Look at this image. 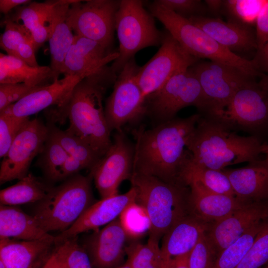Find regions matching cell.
<instances>
[{"instance_id":"obj_1","label":"cell","mask_w":268,"mask_h":268,"mask_svg":"<svg viewBox=\"0 0 268 268\" xmlns=\"http://www.w3.org/2000/svg\"><path fill=\"white\" fill-rule=\"evenodd\" d=\"M200 114L175 118L151 129L140 127L134 133L133 172L186 186L184 172L191 159L187 149Z\"/></svg>"},{"instance_id":"obj_2","label":"cell","mask_w":268,"mask_h":268,"mask_svg":"<svg viewBox=\"0 0 268 268\" xmlns=\"http://www.w3.org/2000/svg\"><path fill=\"white\" fill-rule=\"evenodd\" d=\"M117 74L106 66L81 79L65 102L52 110L51 115L67 118V131L88 143L101 157L110 147L111 131L103 105L104 95Z\"/></svg>"},{"instance_id":"obj_3","label":"cell","mask_w":268,"mask_h":268,"mask_svg":"<svg viewBox=\"0 0 268 268\" xmlns=\"http://www.w3.org/2000/svg\"><path fill=\"white\" fill-rule=\"evenodd\" d=\"M187 144L192 161L222 170L229 165L260 159L264 143L254 136H241L219 122L202 115Z\"/></svg>"},{"instance_id":"obj_4","label":"cell","mask_w":268,"mask_h":268,"mask_svg":"<svg viewBox=\"0 0 268 268\" xmlns=\"http://www.w3.org/2000/svg\"><path fill=\"white\" fill-rule=\"evenodd\" d=\"M136 191V203L149 221V238L159 241L175 223L186 216L190 190L153 176L133 172L130 179Z\"/></svg>"},{"instance_id":"obj_5","label":"cell","mask_w":268,"mask_h":268,"mask_svg":"<svg viewBox=\"0 0 268 268\" xmlns=\"http://www.w3.org/2000/svg\"><path fill=\"white\" fill-rule=\"evenodd\" d=\"M148 7L153 16L162 23L167 31L193 56L234 67L254 78L262 77L264 74L258 69L253 60L231 52L187 18L177 14L156 0L150 3Z\"/></svg>"},{"instance_id":"obj_6","label":"cell","mask_w":268,"mask_h":268,"mask_svg":"<svg viewBox=\"0 0 268 268\" xmlns=\"http://www.w3.org/2000/svg\"><path fill=\"white\" fill-rule=\"evenodd\" d=\"M92 174L71 176L36 203L32 215L46 232L69 228L94 202Z\"/></svg>"},{"instance_id":"obj_7","label":"cell","mask_w":268,"mask_h":268,"mask_svg":"<svg viewBox=\"0 0 268 268\" xmlns=\"http://www.w3.org/2000/svg\"><path fill=\"white\" fill-rule=\"evenodd\" d=\"M154 17L140 0H122L116 14L115 31L119 42V57L111 66L119 73L139 51L161 45L164 33L156 27Z\"/></svg>"},{"instance_id":"obj_8","label":"cell","mask_w":268,"mask_h":268,"mask_svg":"<svg viewBox=\"0 0 268 268\" xmlns=\"http://www.w3.org/2000/svg\"><path fill=\"white\" fill-rule=\"evenodd\" d=\"M205 116L262 140L268 137V93L254 80L239 89L223 110Z\"/></svg>"},{"instance_id":"obj_9","label":"cell","mask_w":268,"mask_h":268,"mask_svg":"<svg viewBox=\"0 0 268 268\" xmlns=\"http://www.w3.org/2000/svg\"><path fill=\"white\" fill-rule=\"evenodd\" d=\"M146 101V113L158 124L175 118L186 107L195 106L201 114L208 109L200 82L190 67L174 74L160 89L148 96Z\"/></svg>"},{"instance_id":"obj_10","label":"cell","mask_w":268,"mask_h":268,"mask_svg":"<svg viewBox=\"0 0 268 268\" xmlns=\"http://www.w3.org/2000/svg\"><path fill=\"white\" fill-rule=\"evenodd\" d=\"M120 3L117 0H74L68 9L67 22L74 35L112 50Z\"/></svg>"},{"instance_id":"obj_11","label":"cell","mask_w":268,"mask_h":268,"mask_svg":"<svg viewBox=\"0 0 268 268\" xmlns=\"http://www.w3.org/2000/svg\"><path fill=\"white\" fill-rule=\"evenodd\" d=\"M139 67L134 58L131 59L118 73L106 100L105 114L111 132L122 131L124 125L146 113V99L136 79Z\"/></svg>"},{"instance_id":"obj_12","label":"cell","mask_w":268,"mask_h":268,"mask_svg":"<svg viewBox=\"0 0 268 268\" xmlns=\"http://www.w3.org/2000/svg\"><path fill=\"white\" fill-rule=\"evenodd\" d=\"M197 77L206 100L210 115L223 110L235 93L255 80L242 71L214 62H197L190 67Z\"/></svg>"},{"instance_id":"obj_13","label":"cell","mask_w":268,"mask_h":268,"mask_svg":"<svg viewBox=\"0 0 268 268\" xmlns=\"http://www.w3.org/2000/svg\"><path fill=\"white\" fill-rule=\"evenodd\" d=\"M199 59L189 54L167 31L157 53L136 75L137 83L144 97L157 91L175 73L188 68Z\"/></svg>"},{"instance_id":"obj_14","label":"cell","mask_w":268,"mask_h":268,"mask_svg":"<svg viewBox=\"0 0 268 268\" xmlns=\"http://www.w3.org/2000/svg\"><path fill=\"white\" fill-rule=\"evenodd\" d=\"M134 156V144L122 130L116 131L110 147L90 172L101 199L118 194L121 183L130 180Z\"/></svg>"},{"instance_id":"obj_15","label":"cell","mask_w":268,"mask_h":268,"mask_svg":"<svg viewBox=\"0 0 268 268\" xmlns=\"http://www.w3.org/2000/svg\"><path fill=\"white\" fill-rule=\"evenodd\" d=\"M50 129L40 119H29L24 125L2 158L0 183L18 180L28 174L33 159L42 152Z\"/></svg>"},{"instance_id":"obj_16","label":"cell","mask_w":268,"mask_h":268,"mask_svg":"<svg viewBox=\"0 0 268 268\" xmlns=\"http://www.w3.org/2000/svg\"><path fill=\"white\" fill-rule=\"evenodd\" d=\"M136 193L132 187L126 193L101 199L91 205L67 230L55 236L56 244L76 237L78 235L97 230L119 218L131 204L136 202Z\"/></svg>"},{"instance_id":"obj_17","label":"cell","mask_w":268,"mask_h":268,"mask_svg":"<svg viewBox=\"0 0 268 268\" xmlns=\"http://www.w3.org/2000/svg\"><path fill=\"white\" fill-rule=\"evenodd\" d=\"M268 217V200L249 202L225 217L211 223L207 234L218 256L224 249Z\"/></svg>"},{"instance_id":"obj_18","label":"cell","mask_w":268,"mask_h":268,"mask_svg":"<svg viewBox=\"0 0 268 268\" xmlns=\"http://www.w3.org/2000/svg\"><path fill=\"white\" fill-rule=\"evenodd\" d=\"M131 238L119 217L85 239L93 268H117L126 254L127 241Z\"/></svg>"},{"instance_id":"obj_19","label":"cell","mask_w":268,"mask_h":268,"mask_svg":"<svg viewBox=\"0 0 268 268\" xmlns=\"http://www.w3.org/2000/svg\"><path fill=\"white\" fill-rule=\"evenodd\" d=\"M118 57V51H112L95 41L74 35L61 74L83 79L108 66Z\"/></svg>"},{"instance_id":"obj_20","label":"cell","mask_w":268,"mask_h":268,"mask_svg":"<svg viewBox=\"0 0 268 268\" xmlns=\"http://www.w3.org/2000/svg\"><path fill=\"white\" fill-rule=\"evenodd\" d=\"M187 19L235 54L258 50L256 32L252 27L205 16H194Z\"/></svg>"},{"instance_id":"obj_21","label":"cell","mask_w":268,"mask_h":268,"mask_svg":"<svg viewBox=\"0 0 268 268\" xmlns=\"http://www.w3.org/2000/svg\"><path fill=\"white\" fill-rule=\"evenodd\" d=\"M82 79L77 76H67L43 86L5 108L0 114L29 117L50 106L63 104L75 85Z\"/></svg>"},{"instance_id":"obj_22","label":"cell","mask_w":268,"mask_h":268,"mask_svg":"<svg viewBox=\"0 0 268 268\" xmlns=\"http://www.w3.org/2000/svg\"><path fill=\"white\" fill-rule=\"evenodd\" d=\"M56 245L54 236L35 240L0 239V261L5 268H42Z\"/></svg>"},{"instance_id":"obj_23","label":"cell","mask_w":268,"mask_h":268,"mask_svg":"<svg viewBox=\"0 0 268 268\" xmlns=\"http://www.w3.org/2000/svg\"><path fill=\"white\" fill-rule=\"evenodd\" d=\"M74 0H56L47 21L49 28L50 67L54 73L55 81L59 79L65 58L74 40V34L67 22L68 9Z\"/></svg>"},{"instance_id":"obj_24","label":"cell","mask_w":268,"mask_h":268,"mask_svg":"<svg viewBox=\"0 0 268 268\" xmlns=\"http://www.w3.org/2000/svg\"><path fill=\"white\" fill-rule=\"evenodd\" d=\"M236 196L246 202L268 200V161L265 158L237 169H224Z\"/></svg>"},{"instance_id":"obj_25","label":"cell","mask_w":268,"mask_h":268,"mask_svg":"<svg viewBox=\"0 0 268 268\" xmlns=\"http://www.w3.org/2000/svg\"><path fill=\"white\" fill-rule=\"evenodd\" d=\"M208 227L207 223L192 214L175 223L162 237L160 248L164 263L189 254Z\"/></svg>"},{"instance_id":"obj_26","label":"cell","mask_w":268,"mask_h":268,"mask_svg":"<svg viewBox=\"0 0 268 268\" xmlns=\"http://www.w3.org/2000/svg\"><path fill=\"white\" fill-rule=\"evenodd\" d=\"M189 188V209L205 223L218 221L249 203L235 196L205 192L193 186Z\"/></svg>"},{"instance_id":"obj_27","label":"cell","mask_w":268,"mask_h":268,"mask_svg":"<svg viewBox=\"0 0 268 268\" xmlns=\"http://www.w3.org/2000/svg\"><path fill=\"white\" fill-rule=\"evenodd\" d=\"M52 236L42 229L32 214L19 206L0 205V239L35 240Z\"/></svg>"},{"instance_id":"obj_28","label":"cell","mask_w":268,"mask_h":268,"mask_svg":"<svg viewBox=\"0 0 268 268\" xmlns=\"http://www.w3.org/2000/svg\"><path fill=\"white\" fill-rule=\"evenodd\" d=\"M49 81H55L50 67H32L15 57L0 54V84L24 83L35 87L51 84Z\"/></svg>"},{"instance_id":"obj_29","label":"cell","mask_w":268,"mask_h":268,"mask_svg":"<svg viewBox=\"0 0 268 268\" xmlns=\"http://www.w3.org/2000/svg\"><path fill=\"white\" fill-rule=\"evenodd\" d=\"M183 181L187 187L193 186L205 192L236 197L223 170L204 167L191 159L184 172Z\"/></svg>"},{"instance_id":"obj_30","label":"cell","mask_w":268,"mask_h":268,"mask_svg":"<svg viewBox=\"0 0 268 268\" xmlns=\"http://www.w3.org/2000/svg\"><path fill=\"white\" fill-rule=\"evenodd\" d=\"M52 187L48 182L28 173L14 185L0 190V203L18 206L37 203L46 197Z\"/></svg>"},{"instance_id":"obj_31","label":"cell","mask_w":268,"mask_h":268,"mask_svg":"<svg viewBox=\"0 0 268 268\" xmlns=\"http://www.w3.org/2000/svg\"><path fill=\"white\" fill-rule=\"evenodd\" d=\"M49 129L48 137L37 163L46 179L50 182H54L61 181L62 170L69 155L50 127Z\"/></svg>"},{"instance_id":"obj_32","label":"cell","mask_w":268,"mask_h":268,"mask_svg":"<svg viewBox=\"0 0 268 268\" xmlns=\"http://www.w3.org/2000/svg\"><path fill=\"white\" fill-rule=\"evenodd\" d=\"M51 131L67 154L82 163L90 170L101 157L86 142L67 130L63 131L53 124L49 125Z\"/></svg>"},{"instance_id":"obj_33","label":"cell","mask_w":268,"mask_h":268,"mask_svg":"<svg viewBox=\"0 0 268 268\" xmlns=\"http://www.w3.org/2000/svg\"><path fill=\"white\" fill-rule=\"evenodd\" d=\"M126 255L131 268H163L162 254L156 239L149 238L145 244L131 243L127 246Z\"/></svg>"},{"instance_id":"obj_34","label":"cell","mask_w":268,"mask_h":268,"mask_svg":"<svg viewBox=\"0 0 268 268\" xmlns=\"http://www.w3.org/2000/svg\"><path fill=\"white\" fill-rule=\"evenodd\" d=\"M263 221L224 249L218 255L212 268H236L252 245Z\"/></svg>"},{"instance_id":"obj_35","label":"cell","mask_w":268,"mask_h":268,"mask_svg":"<svg viewBox=\"0 0 268 268\" xmlns=\"http://www.w3.org/2000/svg\"><path fill=\"white\" fill-rule=\"evenodd\" d=\"M56 0L31 2L16 7L5 17L21 25L30 32L42 23L47 22L50 11Z\"/></svg>"},{"instance_id":"obj_36","label":"cell","mask_w":268,"mask_h":268,"mask_svg":"<svg viewBox=\"0 0 268 268\" xmlns=\"http://www.w3.org/2000/svg\"><path fill=\"white\" fill-rule=\"evenodd\" d=\"M266 0H223L222 11L228 20L245 26L255 24L258 14Z\"/></svg>"},{"instance_id":"obj_37","label":"cell","mask_w":268,"mask_h":268,"mask_svg":"<svg viewBox=\"0 0 268 268\" xmlns=\"http://www.w3.org/2000/svg\"><path fill=\"white\" fill-rule=\"evenodd\" d=\"M268 263V217L236 268H261Z\"/></svg>"},{"instance_id":"obj_38","label":"cell","mask_w":268,"mask_h":268,"mask_svg":"<svg viewBox=\"0 0 268 268\" xmlns=\"http://www.w3.org/2000/svg\"><path fill=\"white\" fill-rule=\"evenodd\" d=\"M217 256L216 250L206 232L189 253V268H212Z\"/></svg>"},{"instance_id":"obj_39","label":"cell","mask_w":268,"mask_h":268,"mask_svg":"<svg viewBox=\"0 0 268 268\" xmlns=\"http://www.w3.org/2000/svg\"><path fill=\"white\" fill-rule=\"evenodd\" d=\"M5 29L0 35V46L7 55L15 57L19 45L31 40L30 34L21 25L5 17Z\"/></svg>"},{"instance_id":"obj_40","label":"cell","mask_w":268,"mask_h":268,"mask_svg":"<svg viewBox=\"0 0 268 268\" xmlns=\"http://www.w3.org/2000/svg\"><path fill=\"white\" fill-rule=\"evenodd\" d=\"M119 218L131 238H137L149 231L147 216L143 208L136 202L130 205Z\"/></svg>"},{"instance_id":"obj_41","label":"cell","mask_w":268,"mask_h":268,"mask_svg":"<svg viewBox=\"0 0 268 268\" xmlns=\"http://www.w3.org/2000/svg\"><path fill=\"white\" fill-rule=\"evenodd\" d=\"M29 119V117L0 114V158L5 155L19 132Z\"/></svg>"},{"instance_id":"obj_42","label":"cell","mask_w":268,"mask_h":268,"mask_svg":"<svg viewBox=\"0 0 268 268\" xmlns=\"http://www.w3.org/2000/svg\"><path fill=\"white\" fill-rule=\"evenodd\" d=\"M64 268H93L89 256L78 236L65 241Z\"/></svg>"},{"instance_id":"obj_43","label":"cell","mask_w":268,"mask_h":268,"mask_svg":"<svg viewBox=\"0 0 268 268\" xmlns=\"http://www.w3.org/2000/svg\"><path fill=\"white\" fill-rule=\"evenodd\" d=\"M177 14L189 18L194 16H205L207 11L205 3L200 0H155Z\"/></svg>"},{"instance_id":"obj_44","label":"cell","mask_w":268,"mask_h":268,"mask_svg":"<svg viewBox=\"0 0 268 268\" xmlns=\"http://www.w3.org/2000/svg\"><path fill=\"white\" fill-rule=\"evenodd\" d=\"M42 86L32 87L24 83L0 84V112Z\"/></svg>"},{"instance_id":"obj_45","label":"cell","mask_w":268,"mask_h":268,"mask_svg":"<svg viewBox=\"0 0 268 268\" xmlns=\"http://www.w3.org/2000/svg\"><path fill=\"white\" fill-rule=\"evenodd\" d=\"M255 25L256 40L259 50L268 42V0H266L260 11Z\"/></svg>"},{"instance_id":"obj_46","label":"cell","mask_w":268,"mask_h":268,"mask_svg":"<svg viewBox=\"0 0 268 268\" xmlns=\"http://www.w3.org/2000/svg\"><path fill=\"white\" fill-rule=\"evenodd\" d=\"M35 50L31 42L28 41L21 44L18 47L15 57L21 60L32 67H38L36 57Z\"/></svg>"},{"instance_id":"obj_47","label":"cell","mask_w":268,"mask_h":268,"mask_svg":"<svg viewBox=\"0 0 268 268\" xmlns=\"http://www.w3.org/2000/svg\"><path fill=\"white\" fill-rule=\"evenodd\" d=\"M30 34L31 42L36 52L46 41H48L49 28L47 22L38 25L30 32Z\"/></svg>"},{"instance_id":"obj_48","label":"cell","mask_w":268,"mask_h":268,"mask_svg":"<svg viewBox=\"0 0 268 268\" xmlns=\"http://www.w3.org/2000/svg\"><path fill=\"white\" fill-rule=\"evenodd\" d=\"M66 247V241L57 245L51 256L42 268H64V256Z\"/></svg>"},{"instance_id":"obj_49","label":"cell","mask_w":268,"mask_h":268,"mask_svg":"<svg viewBox=\"0 0 268 268\" xmlns=\"http://www.w3.org/2000/svg\"><path fill=\"white\" fill-rule=\"evenodd\" d=\"M252 60L261 72H268V42L261 49L257 51Z\"/></svg>"},{"instance_id":"obj_50","label":"cell","mask_w":268,"mask_h":268,"mask_svg":"<svg viewBox=\"0 0 268 268\" xmlns=\"http://www.w3.org/2000/svg\"><path fill=\"white\" fill-rule=\"evenodd\" d=\"M31 2L29 0H0V11L6 16L12 9Z\"/></svg>"},{"instance_id":"obj_51","label":"cell","mask_w":268,"mask_h":268,"mask_svg":"<svg viewBox=\"0 0 268 268\" xmlns=\"http://www.w3.org/2000/svg\"><path fill=\"white\" fill-rule=\"evenodd\" d=\"M188 254L170 260L164 263L163 268H189Z\"/></svg>"},{"instance_id":"obj_52","label":"cell","mask_w":268,"mask_h":268,"mask_svg":"<svg viewBox=\"0 0 268 268\" xmlns=\"http://www.w3.org/2000/svg\"><path fill=\"white\" fill-rule=\"evenodd\" d=\"M207 11L213 14H218L222 12L223 6V0H206L204 1Z\"/></svg>"},{"instance_id":"obj_53","label":"cell","mask_w":268,"mask_h":268,"mask_svg":"<svg viewBox=\"0 0 268 268\" xmlns=\"http://www.w3.org/2000/svg\"><path fill=\"white\" fill-rule=\"evenodd\" d=\"M258 82L260 86L268 93V72L264 74Z\"/></svg>"},{"instance_id":"obj_54","label":"cell","mask_w":268,"mask_h":268,"mask_svg":"<svg viewBox=\"0 0 268 268\" xmlns=\"http://www.w3.org/2000/svg\"><path fill=\"white\" fill-rule=\"evenodd\" d=\"M262 153L265 155V159L268 161V144L264 143L262 148Z\"/></svg>"},{"instance_id":"obj_55","label":"cell","mask_w":268,"mask_h":268,"mask_svg":"<svg viewBox=\"0 0 268 268\" xmlns=\"http://www.w3.org/2000/svg\"><path fill=\"white\" fill-rule=\"evenodd\" d=\"M117 268H131L128 263L126 262L123 265H121Z\"/></svg>"},{"instance_id":"obj_56","label":"cell","mask_w":268,"mask_h":268,"mask_svg":"<svg viewBox=\"0 0 268 268\" xmlns=\"http://www.w3.org/2000/svg\"><path fill=\"white\" fill-rule=\"evenodd\" d=\"M0 268H5L4 264L1 261H0Z\"/></svg>"},{"instance_id":"obj_57","label":"cell","mask_w":268,"mask_h":268,"mask_svg":"<svg viewBox=\"0 0 268 268\" xmlns=\"http://www.w3.org/2000/svg\"><path fill=\"white\" fill-rule=\"evenodd\" d=\"M264 268H268V263L266 265Z\"/></svg>"}]
</instances>
